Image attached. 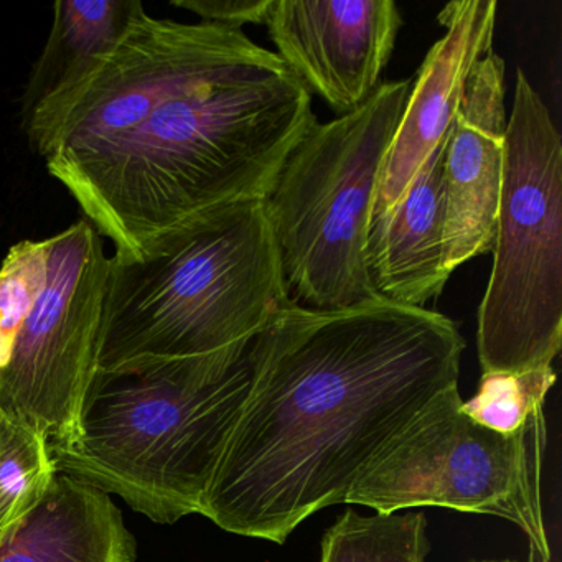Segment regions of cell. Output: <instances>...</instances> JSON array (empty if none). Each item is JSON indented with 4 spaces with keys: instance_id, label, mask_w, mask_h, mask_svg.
Instances as JSON below:
<instances>
[{
    "instance_id": "6da1fadb",
    "label": "cell",
    "mask_w": 562,
    "mask_h": 562,
    "mask_svg": "<svg viewBox=\"0 0 562 562\" xmlns=\"http://www.w3.org/2000/svg\"><path fill=\"white\" fill-rule=\"evenodd\" d=\"M317 123L274 52L213 22L140 14L42 156L120 258L220 206L266 200Z\"/></svg>"
},
{
    "instance_id": "7a4b0ae2",
    "label": "cell",
    "mask_w": 562,
    "mask_h": 562,
    "mask_svg": "<svg viewBox=\"0 0 562 562\" xmlns=\"http://www.w3.org/2000/svg\"><path fill=\"white\" fill-rule=\"evenodd\" d=\"M465 340L429 308L289 305L262 331L251 393L200 515L284 544L348 493L397 436L459 386Z\"/></svg>"
},
{
    "instance_id": "3957f363",
    "label": "cell",
    "mask_w": 562,
    "mask_h": 562,
    "mask_svg": "<svg viewBox=\"0 0 562 562\" xmlns=\"http://www.w3.org/2000/svg\"><path fill=\"white\" fill-rule=\"evenodd\" d=\"M262 331L213 353L98 371L75 439L48 443L57 472L160 525L202 512L251 393Z\"/></svg>"
},
{
    "instance_id": "277c9868",
    "label": "cell",
    "mask_w": 562,
    "mask_h": 562,
    "mask_svg": "<svg viewBox=\"0 0 562 562\" xmlns=\"http://www.w3.org/2000/svg\"><path fill=\"white\" fill-rule=\"evenodd\" d=\"M289 305L265 200L220 206L140 258L111 256L98 371L213 353L265 330Z\"/></svg>"
},
{
    "instance_id": "5b68a950",
    "label": "cell",
    "mask_w": 562,
    "mask_h": 562,
    "mask_svg": "<svg viewBox=\"0 0 562 562\" xmlns=\"http://www.w3.org/2000/svg\"><path fill=\"white\" fill-rule=\"evenodd\" d=\"M111 256L87 218L18 243L0 265V411L50 446L77 436L98 373Z\"/></svg>"
},
{
    "instance_id": "8992f818",
    "label": "cell",
    "mask_w": 562,
    "mask_h": 562,
    "mask_svg": "<svg viewBox=\"0 0 562 562\" xmlns=\"http://www.w3.org/2000/svg\"><path fill=\"white\" fill-rule=\"evenodd\" d=\"M409 81L381 83L358 110L315 123L266 196L292 304L341 311L381 299L364 262L368 226Z\"/></svg>"
},
{
    "instance_id": "52a82bcc",
    "label": "cell",
    "mask_w": 562,
    "mask_h": 562,
    "mask_svg": "<svg viewBox=\"0 0 562 562\" xmlns=\"http://www.w3.org/2000/svg\"><path fill=\"white\" fill-rule=\"evenodd\" d=\"M492 252L476 314L483 373L552 367L562 347V139L521 68L506 124Z\"/></svg>"
},
{
    "instance_id": "ba28073f",
    "label": "cell",
    "mask_w": 562,
    "mask_h": 562,
    "mask_svg": "<svg viewBox=\"0 0 562 562\" xmlns=\"http://www.w3.org/2000/svg\"><path fill=\"white\" fill-rule=\"evenodd\" d=\"M459 386L432 401L374 460L348 493V505L393 515L404 508L485 513L515 522L532 562H551L541 476L548 446L544 413L516 434L495 432L462 413Z\"/></svg>"
},
{
    "instance_id": "9c48e42d",
    "label": "cell",
    "mask_w": 562,
    "mask_h": 562,
    "mask_svg": "<svg viewBox=\"0 0 562 562\" xmlns=\"http://www.w3.org/2000/svg\"><path fill=\"white\" fill-rule=\"evenodd\" d=\"M265 25L282 64L340 117L381 87L403 15L393 0H272Z\"/></svg>"
},
{
    "instance_id": "30bf717a",
    "label": "cell",
    "mask_w": 562,
    "mask_h": 562,
    "mask_svg": "<svg viewBox=\"0 0 562 562\" xmlns=\"http://www.w3.org/2000/svg\"><path fill=\"white\" fill-rule=\"evenodd\" d=\"M505 71V60L493 50L473 65L447 139L442 200L450 272L490 255L495 245L508 124Z\"/></svg>"
},
{
    "instance_id": "8fae6325",
    "label": "cell",
    "mask_w": 562,
    "mask_h": 562,
    "mask_svg": "<svg viewBox=\"0 0 562 562\" xmlns=\"http://www.w3.org/2000/svg\"><path fill=\"white\" fill-rule=\"evenodd\" d=\"M496 11L495 0H459L437 15L446 34L427 52L409 91L381 169L371 218L400 202L420 167L446 143L473 65L492 52Z\"/></svg>"
},
{
    "instance_id": "7c38bea8",
    "label": "cell",
    "mask_w": 562,
    "mask_h": 562,
    "mask_svg": "<svg viewBox=\"0 0 562 562\" xmlns=\"http://www.w3.org/2000/svg\"><path fill=\"white\" fill-rule=\"evenodd\" d=\"M140 0H60L22 97L21 123L44 156L81 93L140 14Z\"/></svg>"
},
{
    "instance_id": "4fadbf2b",
    "label": "cell",
    "mask_w": 562,
    "mask_h": 562,
    "mask_svg": "<svg viewBox=\"0 0 562 562\" xmlns=\"http://www.w3.org/2000/svg\"><path fill=\"white\" fill-rule=\"evenodd\" d=\"M446 144L420 167L400 202L368 226V278L374 292L393 304L426 308L427 302L440 297L452 274L443 241Z\"/></svg>"
},
{
    "instance_id": "5bb4252c",
    "label": "cell",
    "mask_w": 562,
    "mask_h": 562,
    "mask_svg": "<svg viewBox=\"0 0 562 562\" xmlns=\"http://www.w3.org/2000/svg\"><path fill=\"white\" fill-rule=\"evenodd\" d=\"M137 544L110 495L58 473L0 542V562H136Z\"/></svg>"
},
{
    "instance_id": "9a60e30c",
    "label": "cell",
    "mask_w": 562,
    "mask_h": 562,
    "mask_svg": "<svg viewBox=\"0 0 562 562\" xmlns=\"http://www.w3.org/2000/svg\"><path fill=\"white\" fill-rule=\"evenodd\" d=\"M429 551L424 513L364 516L347 509L325 531L321 562H424Z\"/></svg>"
},
{
    "instance_id": "2e32d148",
    "label": "cell",
    "mask_w": 562,
    "mask_h": 562,
    "mask_svg": "<svg viewBox=\"0 0 562 562\" xmlns=\"http://www.w3.org/2000/svg\"><path fill=\"white\" fill-rule=\"evenodd\" d=\"M57 475L47 437L5 419L0 434V542L44 499Z\"/></svg>"
},
{
    "instance_id": "e0dca14e",
    "label": "cell",
    "mask_w": 562,
    "mask_h": 562,
    "mask_svg": "<svg viewBox=\"0 0 562 562\" xmlns=\"http://www.w3.org/2000/svg\"><path fill=\"white\" fill-rule=\"evenodd\" d=\"M555 380L552 367L519 373H482L475 396L462 401L460 409L480 426L509 436L544 407Z\"/></svg>"
},
{
    "instance_id": "ac0fdd59",
    "label": "cell",
    "mask_w": 562,
    "mask_h": 562,
    "mask_svg": "<svg viewBox=\"0 0 562 562\" xmlns=\"http://www.w3.org/2000/svg\"><path fill=\"white\" fill-rule=\"evenodd\" d=\"M272 0H172V5L195 12L202 21L226 27L265 25Z\"/></svg>"
},
{
    "instance_id": "d6986e66",
    "label": "cell",
    "mask_w": 562,
    "mask_h": 562,
    "mask_svg": "<svg viewBox=\"0 0 562 562\" xmlns=\"http://www.w3.org/2000/svg\"><path fill=\"white\" fill-rule=\"evenodd\" d=\"M4 414H2V411H0V434H2V427H4Z\"/></svg>"
},
{
    "instance_id": "ffe728a7",
    "label": "cell",
    "mask_w": 562,
    "mask_h": 562,
    "mask_svg": "<svg viewBox=\"0 0 562 562\" xmlns=\"http://www.w3.org/2000/svg\"><path fill=\"white\" fill-rule=\"evenodd\" d=\"M483 562H518V561H483ZM528 562H532V561H528Z\"/></svg>"
}]
</instances>
